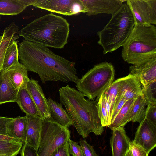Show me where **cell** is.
I'll use <instances>...</instances> for the list:
<instances>
[{
	"label": "cell",
	"instance_id": "cell-1",
	"mask_svg": "<svg viewBox=\"0 0 156 156\" xmlns=\"http://www.w3.org/2000/svg\"><path fill=\"white\" fill-rule=\"evenodd\" d=\"M19 58L28 71L37 74L42 83L60 81L76 83L75 63L56 54L47 47L23 40L18 44Z\"/></svg>",
	"mask_w": 156,
	"mask_h": 156
},
{
	"label": "cell",
	"instance_id": "cell-2",
	"mask_svg": "<svg viewBox=\"0 0 156 156\" xmlns=\"http://www.w3.org/2000/svg\"><path fill=\"white\" fill-rule=\"evenodd\" d=\"M59 92L60 103L80 135L85 138L91 132L97 135L103 133L97 101L86 99L85 95L69 85L61 87Z\"/></svg>",
	"mask_w": 156,
	"mask_h": 156
},
{
	"label": "cell",
	"instance_id": "cell-3",
	"mask_svg": "<svg viewBox=\"0 0 156 156\" xmlns=\"http://www.w3.org/2000/svg\"><path fill=\"white\" fill-rule=\"evenodd\" d=\"M69 24L61 16L52 13L31 22L20 31L24 40L44 46L62 49L67 43Z\"/></svg>",
	"mask_w": 156,
	"mask_h": 156
},
{
	"label": "cell",
	"instance_id": "cell-4",
	"mask_svg": "<svg viewBox=\"0 0 156 156\" xmlns=\"http://www.w3.org/2000/svg\"><path fill=\"white\" fill-rule=\"evenodd\" d=\"M122 47L123 59L132 65H138L156 57V27L135 24Z\"/></svg>",
	"mask_w": 156,
	"mask_h": 156
},
{
	"label": "cell",
	"instance_id": "cell-5",
	"mask_svg": "<svg viewBox=\"0 0 156 156\" xmlns=\"http://www.w3.org/2000/svg\"><path fill=\"white\" fill-rule=\"evenodd\" d=\"M135 21L130 9L126 3H122L102 30L98 31V43L106 54L123 46L132 32Z\"/></svg>",
	"mask_w": 156,
	"mask_h": 156
},
{
	"label": "cell",
	"instance_id": "cell-6",
	"mask_svg": "<svg viewBox=\"0 0 156 156\" xmlns=\"http://www.w3.org/2000/svg\"><path fill=\"white\" fill-rule=\"evenodd\" d=\"M115 71L113 65L107 62L94 65L76 83L78 90L88 99L94 100L100 96L113 82Z\"/></svg>",
	"mask_w": 156,
	"mask_h": 156
},
{
	"label": "cell",
	"instance_id": "cell-7",
	"mask_svg": "<svg viewBox=\"0 0 156 156\" xmlns=\"http://www.w3.org/2000/svg\"><path fill=\"white\" fill-rule=\"evenodd\" d=\"M70 137V132L68 127L58 123L51 117L43 120L38 156H51L57 148L67 142Z\"/></svg>",
	"mask_w": 156,
	"mask_h": 156
},
{
	"label": "cell",
	"instance_id": "cell-8",
	"mask_svg": "<svg viewBox=\"0 0 156 156\" xmlns=\"http://www.w3.org/2000/svg\"><path fill=\"white\" fill-rule=\"evenodd\" d=\"M33 6L51 12L72 16L86 11L81 0H37Z\"/></svg>",
	"mask_w": 156,
	"mask_h": 156
},
{
	"label": "cell",
	"instance_id": "cell-9",
	"mask_svg": "<svg viewBox=\"0 0 156 156\" xmlns=\"http://www.w3.org/2000/svg\"><path fill=\"white\" fill-rule=\"evenodd\" d=\"M135 24H156V0H127Z\"/></svg>",
	"mask_w": 156,
	"mask_h": 156
},
{
	"label": "cell",
	"instance_id": "cell-10",
	"mask_svg": "<svg viewBox=\"0 0 156 156\" xmlns=\"http://www.w3.org/2000/svg\"><path fill=\"white\" fill-rule=\"evenodd\" d=\"M139 123L133 142L149 153L156 146V126L144 118Z\"/></svg>",
	"mask_w": 156,
	"mask_h": 156
},
{
	"label": "cell",
	"instance_id": "cell-11",
	"mask_svg": "<svg viewBox=\"0 0 156 156\" xmlns=\"http://www.w3.org/2000/svg\"><path fill=\"white\" fill-rule=\"evenodd\" d=\"M86 15L90 16L101 13L113 15L126 0H81Z\"/></svg>",
	"mask_w": 156,
	"mask_h": 156
},
{
	"label": "cell",
	"instance_id": "cell-12",
	"mask_svg": "<svg viewBox=\"0 0 156 156\" xmlns=\"http://www.w3.org/2000/svg\"><path fill=\"white\" fill-rule=\"evenodd\" d=\"M26 87L37 107L39 116L43 120L50 118L51 114L47 99L38 81L29 79L26 83Z\"/></svg>",
	"mask_w": 156,
	"mask_h": 156
},
{
	"label": "cell",
	"instance_id": "cell-13",
	"mask_svg": "<svg viewBox=\"0 0 156 156\" xmlns=\"http://www.w3.org/2000/svg\"><path fill=\"white\" fill-rule=\"evenodd\" d=\"M129 74L133 75L143 86L156 80V57L138 65H132Z\"/></svg>",
	"mask_w": 156,
	"mask_h": 156
},
{
	"label": "cell",
	"instance_id": "cell-14",
	"mask_svg": "<svg viewBox=\"0 0 156 156\" xmlns=\"http://www.w3.org/2000/svg\"><path fill=\"white\" fill-rule=\"evenodd\" d=\"M112 131L110 142L112 156H125L129 150L131 141L129 138L124 127H120Z\"/></svg>",
	"mask_w": 156,
	"mask_h": 156
},
{
	"label": "cell",
	"instance_id": "cell-15",
	"mask_svg": "<svg viewBox=\"0 0 156 156\" xmlns=\"http://www.w3.org/2000/svg\"><path fill=\"white\" fill-rule=\"evenodd\" d=\"M27 118V135L25 144L37 151L39 147L40 134L43 120L39 116L28 115Z\"/></svg>",
	"mask_w": 156,
	"mask_h": 156
},
{
	"label": "cell",
	"instance_id": "cell-16",
	"mask_svg": "<svg viewBox=\"0 0 156 156\" xmlns=\"http://www.w3.org/2000/svg\"><path fill=\"white\" fill-rule=\"evenodd\" d=\"M122 78V83L116 98H119L122 96L127 101L135 99L142 94L141 84L133 75L129 73Z\"/></svg>",
	"mask_w": 156,
	"mask_h": 156
},
{
	"label": "cell",
	"instance_id": "cell-17",
	"mask_svg": "<svg viewBox=\"0 0 156 156\" xmlns=\"http://www.w3.org/2000/svg\"><path fill=\"white\" fill-rule=\"evenodd\" d=\"M27 128L26 115L14 118L7 124L6 135L18 139L23 145L26 143Z\"/></svg>",
	"mask_w": 156,
	"mask_h": 156
},
{
	"label": "cell",
	"instance_id": "cell-18",
	"mask_svg": "<svg viewBox=\"0 0 156 156\" xmlns=\"http://www.w3.org/2000/svg\"><path fill=\"white\" fill-rule=\"evenodd\" d=\"M28 71L24 65L19 62L3 72L13 87L18 91L21 87L26 85L29 79Z\"/></svg>",
	"mask_w": 156,
	"mask_h": 156
},
{
	"label": "cell",
	"instance_id": "cell-19",
	"mask_svg": "<svg viewBox=\"0 0 156 156\" xmlns=\"http://www.w3.org/2000/svg\"><path fill=\"white\" fill-rule=\"evenodd\" d=\"M147 105V100L142 93L135 99L122 122V127H124L130 121L139 123L141 122L144 118L146 108V106Z\"/></svg>",
	"mask_w": 156,
	"mask_h": 156
},
{
	"label": "cell",
	"instance_id": "cell-20",
	"mask_svg": "<svg viewBox=\"0 0 156 156\" xmlns=\"http://www.w3.org/2000/svg\"><path fill=\"white\" fill-rule=\"evenodd\" d=\"M16 102L26 115L39 116L37 107L26 85L21 87L18 90Z\"/></svg>",
	"mask_w": 156,
	"mask_h": 156
},
{
	"label": "cell",
	"instance_id": "cell-21",
	"mask_svg": "<svg viewBox=\"0 0 156 156\" xmlns=\"http://www.w3.org/2000/svg\"><path fill=\"white\" fill-rule=\"evenodd\" d=\"M51 117L56 122L66 127L73 125V122L62 105L50 98L47 99Z\"/></svg>",
	"mask_w": 156,
	"mask_h": 156
},
{
	"label": "cell",
	"instance_id": "cell-22",
	"mask_svg": "<svg viewBox=\"0 0 156 156\" xmlns=\"http://www.w3.org/2000/svg\"><path fill=\"white\" fill-rule=\"evenodd\" d=\"M18 90L12 85L3 72L0 75V105L16 102Z\"/></svg>",
	"mask_w": 156,
	"mask_h": 156
},
{
	"label": "cell",
	"instance_id": "cell-23",
	"mask_svg": "<svg viewBox=\"0 0 156 156\" xmlns=\"http://www.w3.org/2000/svg\"><path fill=\"white\" fill-rule=\"evenodd\" d=\"M29 6L27 0H0V15H18Z\"/></svg>",
	"mask_w": 156,
	"mask_h": 156
},
{
	"label": "cell",
	"instance_id": "cell-24",
	"mask_svg": "<svg viewBox=\"0 0 156 156\" xmlns=\"http://www.w3.org/2000/svg\"><path fill=\"white\" fill-rule=\"evenodd\" d=\"M18 41H14L7 48L2 62V72L6 70L11 66L19 62Z\"/></svg>",
	"mask_w": 156,
	"mask_h": 156
},
{
	"label": "cell",
	"instance_id": "cell-25",
	"mask_svg": "<svg viewBox=\"0 0 156 156\" xmlns=\"http://www.w3.org/2000/svg\"><path fill=\"white\" fill-rule=\"evenodd\" d=\"M22 146L21 143L0 140V156H16Z\"/></svg>",
	"mask_w": 156,
	"mask_h": 156
},
{
	"label": "cell",
	"instance_id": "cell-26",
	"mask_svg": "<svg viewBox=\"0 0 156 156\" xmlns=\"http://www.w3.org/2000/svg\"><path fill=\"white\" fill-rule=\"evenodd\" d=\"M135 99L128 100L124 104L109 127L112 130L122 127V124Z\"/></svg>",
	"mask_w": 156,
	"mask_h": 156
},
{
	"label": "cell",
	"instance_id": "cell-27",
	"mask_svg": "<svg viewBox=\"0 0 156 156\" xmlns=\"http://www.w3.org/2000/svg\"><path fill=\"white\" fill-rule=\"evenodd\" d=\"M122 83V78L118 79L113 82L106 91L103 93L110 106L111 116L115 101Z\"/></svg>",
	"mask_w": 156,
	"mask_h": 156
},
{
	"label": "cell",
	"instance_id": "cell-28",
	"mask_svg": "<svg viewBox=\"0 0 156 156\" xmlns=\"http://www.w3.org/2000/svg\"><path fill=\"white\" fill-rule=\"evenodd\" d=\"M142 93L147 100V105L156 104V80L143 86Z\"/></svg>",
	"mask_w": 156,
	"mask_h": 156
},
{
	"label": "cell",
	"instance_id": "cell-29",
	"mask_svg": "<svg viewBox=\"0 0 156 156\" xmlns=\"http://www.w3.org/2000/svg\"><path fill=\"white\" fill-rule=\"evenodd\" d=\"M98 100V115L102 125L104 127L109 126L111 122L105 108L103 93L100 96Z\"/></svg>",
	"mask_w": 156,
	"mask_h": 156
},
{
	"label": "cell",
	"instance_id": "cell-30",
	"mask_svg": "<svg viewBox=\"0 0 156 156\" xmlns=\"http://www.w3.org/2000/svg\"><path fill=\"white\" fill-rule=\"evenodd\" d=\"M144 118L153 125L156 126V104L147 105Z\"/></svg>",
	"mask_w": 156,
	"mask_h": 156
},
{
	"label": "cell",
	"instance_id": "cell-31",
	"mask_svg": "<svg viewBox=\"0 0 156 156\" xmlns=\"http://www.w3.org/2000/svg\"><path fill=\"white\" fill-rule=\"evenodd\" d=\"M130 156H148V153L144 148L131 141L129 150Z\"/></svg>",
	"mask_w": 156,
	"mask_h": 156
},
{
	"label": "cell",
	"instance_id": "cell-32",
	"mask_svg": "<svg viewBox=\"0 0 156 156\" xmlns=\"http://www.w3.org/2000/svg\"><path fill=\"white\" fill-rule=\"evenodd\" d=\"M69 146V152L72 156H84L81 147L78 143L69 139L68 141Z\"/></svg>",
	"mask_w": 156,
	"mask_h": 156
},
{
	"label": "cell",
	"instance_id": "cell-33",
	"mask_svg": "<svg viewBox=\"0 0 156 156\" xmlns=\"http://www.w3.org/2000/svg\"><path fill=\"white\" fill-rule=\"evenodd\" d=\"M79 143L82 148L84 156H99L93 146L88 143L85 139L80 140Z\"/></svg>",
	"mask_w": 156,
	"mask_h": 156
},
{
	"label": "cell",
	"instance_id": "cell-34",
	"mask_svg": "<svg viewBox=\"0 0 156 156\" xmlns=\"http://www.w3.org/2000/svg\"><path fill=\"white\" fill-rule=\"evenodd\" d=\"M51 156H70L68 142L63 144L57 148Z\"/></svg>",
	"mask_w": 156,
	"mask_h": 156
},
{
	"label": "cell",
	"instance_id": "cell-35",
	"mask_svg": "<svg viewBox=\"0 0 156 156\" xmlns=\"http://www.w3.org/2000/svg\"><path fill=\"white\" fill-rule=\"evenodd\" d=\"M126 101L125 98L122 96L119 101L114 105L111 118V123L112 122Z\"/></svg>",
	"mask_w": 156,
	"mask_h": 156
},
{
	"label": "cell",
	"instance_id": "cell-36",
	"mask_svg": "<svg viewBox=\"0 0 156 156\" xmlns=\"http://www.w3.org/2000/svg\"><path fill=\"white\" fill-rule=\"evenodd\" d=\"M22 148L21 156H38L37 151L30 146L25 144Z\"/></svg>",
	"mask_w": 156,
	"mask_h": 156
},
{
	"label": "cell",
	"instance_id": "cell-37",
	"mask_svg": "<svg viewBox=\"0 0 156 156\" xmlns=\"http://www.w3.org/2000/svg\"><path fill=\"white\" fill-rule=\"evenodd\" d=\"M13 118L0 116V134L6 135L7 124Z\"/></svg>",
	"mask_w": 156,
	"mask_h": 156
},
{
	"label": "cell",
	"instance_id": "cell-38",
	"mask_svg": "<svg viewBox=\"0 0 156 156\" xmlns=\"http://www.w3.org/2000/svg\"><path fill=\"white\" fill-rule=\"evenodd\" d=\"M11 43L7 41H2L0 45V75L1 73V67L3 57L8 47L10 45Z\"/></svg>",
	"mask_w": 156,
	"mask_h": 156
},
{
	"label": "cell",
	"instance_id": "cell-39",
	"mask_svg": "<svg viewBox=\"0 0 156 156\" xmlns=\"http://www.w3.org/2000/svg\"><path fill=\"white\" fill-rule=\"evenodd\" d=\"M125 156H130L129 152L128 151L126 153Z\"/></svg>",
	"mask_w": 156,
	"mask_h": 156
},
{
	"label": "cell",
	"instance_id": "cell-40",
	"mask_svg": "<svg viewBox=\"0 0 156 156\" xmlns=\"http://www.w3.org/2000/svg\"><path fill=\"white\" fill-rule=\"evenodd\" d=\"M1 17L0 16V21H1Z\"/></svg>",
	"mask_w": 156,
	"mask_h": 156
},
{
	"label": "cell",
	"instance_id": "cell-41",
	"mask_svg": "<svg viewBox=\"0 0 156 156\" xmlns=\"http://www.w3.org/2000/svg\"></svg>",
	"mask_w": 156,
	"mask_h": 156
}]
</instances>
